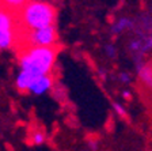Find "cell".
Listing matches in <instances>:
<instances>
[{"mask_svg":"<svg viewBox=\"0 0 152 151\" xmlns=\"http://www.w3.org/2000/svg\"><path fill=\"white\" fill-rule=\"evenodd\" d=\"M113 110L118 114L120 117H126V109L122 104L120 102H113Z\"/></svg>","mask_w":152,"mask_h":151,"instance_id":"obj_11","label":"cell"},{"mask_svg":"<svg viewBox=\"0 0 152 151\" xmlns=\"http://www.w3.org/2000/svg\"><path fill=\"white\" fill-rule=\"evenodd\" d=\"M118 80H120L122 85H129V83L132 82V76H130L129 72H120Z\"/></svg>","mask_w":152,"mask_h":151,"instance_id":"obj_13","label":"cell"},{"mask_svg":"<svg viewBox=\"0 0 152 151\" xmlns=\"http://www.w3.org/2000/svg\"><path fill=\"white\" fill-rule=\"evenodd\" d=\"M54 86V79L52 75L39 76L33 82V85L28 88V93L33 95H42L49 93Z\"/></svg>","mask_w":152,"mask_h":151,"instance_id":"obj_6","label":"cell"},{"mask_svg":"<svg viewBox=\"0 0 152 151\" xmlns=\"http://www.w3.org/2000/svg\"><path fill=\"white\" fill-rule=\"evenodd\" d=\"M16 40V18L4 7H0V50L11 49Z\"/></svg>","mask_w":152,"mask_h":151,"instance_id":"obj_3","label":"cell"},{"mask_svg":"<svg viewBox=\"0 0 152 151\" xmlns=\"http://www.w3.org/2000/svg\"><path fill=\"white\" fill-rule=\"evenodd\" d=\"M87 147L91 151H98V147H99L98 140H96V139H88V140H87Z\"/></svg>","mask_w":152,"mask_h":151,"instance_id":"obj_14","label":"cell"},{"mask_svg":"<svg viewBox=\"0 0 152 151\" xmlns=\"http://www.w3.org/2000/svg\"><path fill=\"white\" fill-rule=\"evenodd\" d=\"M20 25L25 26L27 32L39 30L54 26L57 11L53 4L48 1H26L23 8L18 13Z\"/></svg>","mask_w":152,"mask_h":151,"instance_id":"obj_2","label":"cell"},{"mask_svg":"<svg viewBox=\"0 0 152 151\" xmlns=\"http://www.w3.org/2000/svg\"><path fill=\"white\" fill-rule=\"evenodd\" d=\"M136 72L139 79L142 82L145 87L152 90V66L144 61H140L136 64Z\"/></svg>","mask_w":152,"mask_h":151,"instance_id":"obj_7","label":"cell"},{"mask_svg":"<svg viewBox=\"0 0 152 151\" xmlns=\"http://www.w3.org/2000/svg\"><path fill=\"white\" fill-rule=\"evenodd\" d=\"M121 94H122V97L125 98V99H130V98H132V91H130V90H122Z\"/></svg>","mask_w":152,"mask_h":151,"instance_id":"obj_15","label":"cell"},{"mask_svg":"<svg viewBox=\"0 0 152 151\" xmlns=\"http://www.w3.org/2000/svg\"><path fill=\"white\" fill-rule=\"evenodd\" d=\"M129 50L134 55H142L152 52V34H140L129 42Z\"/></svg>","mask_w":152,"mask_h":151,"instance_id":"obj_5","label":"cell"},{"mask_svg":"<svg viewBox=\"0 0 152 151\" xmlns=\"http://www.w3.org/2000/svg\"><path fill=\"white\" fill-rule=\"evenodd\" d=\"M1 4H3V7L6 10H8L10 13L16 14L23 8L26 1H23V0H6V1H3Z\"/></svg>","mask_w":152,"mask_h":151,"instance_id":"obj_9","label":"cell"},{"mask_svg":"<svg viewBox=\"0 0 152 151\" xmlns=\"http://www.w3.org/2000/svg\"><path fill=\"white\" fill-rule=\"evenodd\" d=\"M57 50L54 48H26L19 56V72L28 75L33 80L50 75L56 66Z\"/></svg>","mask_w":152,"mask_h":151,"instance_id":"obj_1","label":"cell"},{"mask_svg":"<svg viewBox=\"0 0 152 151\" xmlns=\"http://www.w3.org/2000/svg\"><path fill=\"white\" fill-rule=\"evenodd\" d=\"M134 27V19L128 18V16H122L115 23H113L111 26V33L113 34H121V33L130 30V29Z\"/></svg>","mask_w":152,"mask_h":151,"instance_id":"obj_8","label":"cell"},{"mask_svg":"<svg viewBox=\"0 0 152 151\" xmlns=\"http://www.w3.org/2000/svg\"><path fill=\"white\" fill-rule=\"evenodd\" d=\"M25 41L27 48H53L57 42V30L54 26H50L27 32Z\"/></svg>","mask_w":152,"mask_h":151,"instance_id":"obj_4","label":"cell"},{"mask_svg":"<svg viewBox=\"0 0 152 151\" xmlns=\"http://www.w3.org/2000/svg\"><path fill=\"white\" fill-rule=\"evenodd\" d=\"M104 55L110 59H114V57L117 56V48L114 44H107L104 46Z\"/></svg>","mask_w":152,"mask_h":151,"instance_id":"obj_12","label":"cell"},{"mask_svg":"<svg viewBox=\"0 0 152 151\" xmlns=\"http://www.w3.org/2000/svg\"><path fill=\"white\" fill-rule=\"evenodd\" d=\"M30 139H31L33 144L41 146L46 142V133H45V131H42V129H34V131L31 132Z\"/></svg>","mask_w":152,"mask_h":151,"instance_id":"obj_10","label":"cell"}]
</instances>
